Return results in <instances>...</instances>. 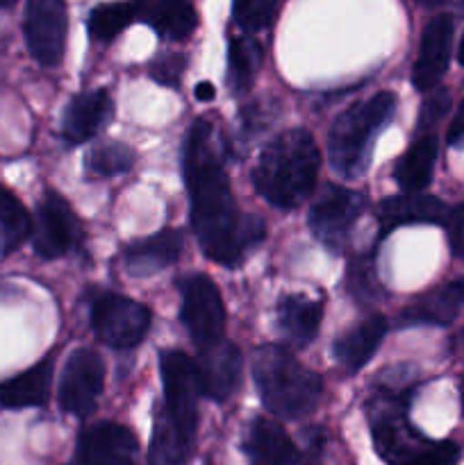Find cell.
<instances>
[{"mask_svg":"<svg viewBox=\"0 0 464 465\" xmlns=\"http://www.w3.org/2000/svg\"><path fill=\"white\" fill-rule=\"evenodd\" d=\"M385 334L387 318L380 316V313H373L367 321L358 322L353 330H348L339 339H335V343H332V357H335V361L339 363V368L346 375H355L380 350Z\"/></svg>","mask_w":464,"mask_h":465,"instance_id":"cell-19","label":"cell"},{"mask_svg":"<svg viewBox=\"0 0 464 465\" xmlns=\"http://www.w3.org/2000/svg\"><path fill=\"white\" fill-rule=\"evenodd\" d=\"M135 163V150L121 141H103L98 145H91L85 154V175L89 180L100 177H114L130 171Z\"/></svg>","mask_w":464,"mask_h":465,"instance_id":"cell-28","label":"cell"},{"mask_svg":"<svg viewBox=\"0 0 464 465\" xmlns=\"http://www.w3.org/2000/svg\"><path fill=\"white\" fill-rule=\"evenodd\" d=\"M136 18V3L98 5L86 18V30L96 44H109Z\"/></svg>","mask_w":464,"mask_h":465,"instance_id":"cell-30","label":"cell"},{"mask_svg":"<svg viewBox=\"0 0 464 465\" xmlns=\"http://www.w3.org/2000/svg\"><path fill=\"white\" fill-rule=\"evenodd\" d=\"M114 118V100L107 89L82 91L68 100L62 116V136L68 145L94 139Z\"/></svg>","mask_w":464,"mask_h":465,"instance_id":"cell-16","label":"cell"},{"mask_svg":"<svg viewBox=\"0 0 464 465\" xmlns=\"http://www.w3.org/2000/svg\"><path fill=\"white\" fill-rule=\"evenodd\" d=\"M364 212V195L339 184H326L309 209V230L314 239L339 254L346 248L355 223Z\"/></svg>","mask_w":464,"mask_h":465,"instance_id":"cell-8","label":"cell"},{"mask_svg":"<svg viewBox=\"0 0 464 465\" xmlns=\"http://www.w3.org/2000/svg\"><path fill=\"white\" fill-rule=\"evenodd\" d=\"M464 309V277L437 289L428 291L421 298L414 300L398 318V327H414V325H435L446 327L459 316Z\"/></svg>","mask_w":464,"mask_h":465,"instance_id":"cell-18","label":"cell"},{"mask_svg":"<svg viewBox=\"0 0 464 465\" xmlns=\"http://www.w3.org/2000/svg\"><path fill=\"white\" fill-rule=\"evenodd\" d=\"M323 318V300H312L303 293H291L277 302L276 325L282 339L294 348H308L318 334Z\"/></svg>","mask_w":464,"mask_h":465,"instance_id":"cell-21","label":"cell"},{"mask_svg":"<svg viewBox=\"0 0 464 465\" xmlns=\"http://www.w3.org/2000/svg\"><path fill=\"white\" fill-rule=\"evenodd\" d=\"M450 109V94L446 89H435L426 100L421 103L417 118V130L419 132H430L435 130L441 123V118L449 114Z\"/></svg>","mask_w":464,"mask_h":465,"instance_id":"cell-32","label":"cell"},{"mask_svg":"<svg viewBox=\"0 0 464 465\" xmlns=\"http://www.w3.org/2000/svg\"><path fill=\"white\" fill-rule=\"evenodd\" d=\"M346 291L350 298L364 307H373L385 298V289L378 277L373 254H355L346 268Z\"/></svg>","mask_w":464,"mask_h":465,"instance_id":"cell-29","label":"cell"},{"mask_svg":"<svg viewBox=\"0 0 464 465\" xmlns=\"http://www.w3.org/2000/svg\"><path fill=\"white\" fill-rule=\"evenodd\" d=\"M196 363H198L203 398L214 400V402H226L239 389L244 357H241L239 348L230 341L221 339L209 348H203Z\"/></svg>","mask_w":464,"mask_h":465,"instance_id":"cell-15","label":"cell"},{"mask_svg":"<svg viewBox=\"0 0 464 465\" xmlns=\"http://www.w3.org/2000/svg\"><path fill=\"white\" fill-rule=\"evenodd\" d=\"M91 327L100 343L114 350H132L148 334L150 312L136 300L105 291L91 304Z\"/></svg>","mask_w":464,"mask_h":465,"instance_id":"cell-9","label":"cell"},{"mask_svg":"<svg viewBox=\"0 0 464 465\" xmlns=\"http://www.w3.org/2000/svg\"><path fill=\"white\" fill-rule=\"evenodd\" d=\"M450 207L444 200L435 195L405 193L389 195L382 200L378 209V227H380V241L389 236L396 227L403 225H446Z\"/></svg>","mask_w":464,"mask_h":465,"instance_id":"cell-17","label":"cell"},{"mask_svg":"<svg viewBox=\"0 0 464 465\" xmlns=\"http://www.w3.org/2000/svg\"><path fill=\"white\" fill-rule=\"evenodd\" d=\"M191 450H194V439L182 434L157 413L153 422V436H150L148 465H187Z\"/></svg>","mask_w":464,"mask_h":465,"instance_id":"cell-27","label":"cell"},{"mask_svg":"<svg viewBox=\"0 0 464 465\" xmlns=\"http://www.w3.org/2000/svg\"><path fill=\"white\" fill-rule=\"evenodd\" d=\"M139 443L127 427L96 422L80 431L76 457L68 465H136Z\"/></svg>","mask_w":464,"mask_h":465,"instance_id":"cell-13","label":"cell"},{"mask_svg":"<svg viewBox=\"0 0 464 465\" xmlns=\"http://www.w3.org/2000/svg\"><path fill=\"white\" fill-rule=\"evenodd\" d=\"M185 236L180 230H162L144 241H135L123 252V266L132 277H150L173 266L182 252Z\"/></svg>","mask_w":464,"mask_h":465,"instance_id":"cell-20","label":"cell"},{"mask_svg":"<svg viewBox=\"0 0 464 465\" xmlns=\"http://www.w3.org/2000/svg\"><path fill=\"white\" fill-rule=\"evenodd\" d=\"M462 450L453 440H439V443H428L414 459L405 465H458Z\"/></svg>","mask_w":464,"mask_h":465,"instance_id":"cell-33","label":"cell"},{"mask_svg":"<svg viewBox=\"0 0 464 465\" xmlns=\"http://www.w3.org/2000/svg\"><path fill=\"white\" fill-rule=\"evenodd\" d=\"M25 44L41 66H57L66 50L68 18L59 0H30L23 18Z\"/></svg>","mask_w":464,"mask_h":465,"instance_id":"cell-11","label":"cell"},{"mask_svg":"<svg viewBox=\"0 0 464 465\" xmlns=\"http://www.w3.org/2000/svg\"><path fill=\"white\" fill-rule=\"evenodd\" d=\"M264 62V48L255 36H230L227 39V75L226 82L232 94H246L253 89Z\"/></svg>","mask_w":464,"mask_h":465,"instance_id":"cell-25","label":"cell"},{"mask_svg":"<svg viewBox=\"0 0 464 465\" xmlns=\"http://www.w3.org/2000/svg\"><path fill=\"white\" fill-rule=\"evenodd\" d=\"M227 145L207 118L191 125L182 150V175L191 198V227L205 257L237 268L267 236L262 218L241 212L226 171Z\"/></svg>","mask_w":464,"mask_h":465,"instance_id":"cell-1","label":"cell"},{"mask_svg":"<svg viewBox=\"0 0 464 465\" xmlns=\"http://www.w3.org/2000/svg\"><path fill=\"white\" fill-rule=\"evenodd\" d=\"M321 153L303 127L277 134L259 154L250 182L255 191L277 209H294L312 195L318 180Z\"/></svg>","mask_w":464,"mask_h":465,"instance_id":"cell-2","label":"cell"},{"mask_svg":"<svg viewBox=\"0 0 464 465\" xmlns=\"http://www.w3.org/2000/svg\"><path fill=\"white\" fill-rule=\"evenodd\" d=\"M255 389L264 409L285 420L308 418L323 395V377L305 368L282 345H262L250 359Z\"/></svg>","mask_w":464,"mask_h":465,"instance_id":"cell-3","label":"cell"},{"mask_svg":"<svg viewBox=\"0 0 464 465\" xmlns=\"http://www.w3.org/2000/svg\"><path fill=\"white\" fill-rule=\"evenodd\" d=\"M180 289V321L189 331L191 341L200 350L209 348L223 339L226 327V307L217 284L207 275L191 272L177 280Z\"/></svg>","mask_w":464,"mask_h":465,"instance_id":"cell-7","label":"cell"},{"mask_svg":"<svg viewBox=\"0 0 464 465\" xmlns=\"http://www.w3.org/2000/svg\"><path fill=\"white\" fill-rule=\"evenodd\" d=\"M32 236V218L21 200L0 184V257H7Z\"/></svg>","mask_w":464,"mask_h":465,"instance_id":"cell-26","label":"cell"},{"mask_svg":"<svg viewBox=\"0 0 464 465\" xmlns=\"http://www.w3.org/2000/svg\"><path fill=\"white\" fill-rule=\"evenodd\" d=\"M446 139H449L450 145H459L464 141V100L462 104H459L458 114H455L453 123H450L449 136H446Z\"/></svg>","mask_w":464,"mask_h":465,"instance_id":"cell-36","label":"cell"},{"mask_svg":"<svg viewBox=\"0 0 464 465\" xmlns=\"http://www.w3.org/2000/svg\"><path fill=\"white\" fill-rule=\"evenodd\" d=\"M136 18L153 27L162 39L185 41L198 27L194 5L185 0H146L136 3Z\"/></svg>","mask_w":464,"mask_h":465,"instance_id":"cell-22","label":"cell"},{"mask_svg":"<svg viewBox=\"0 0 464 465\" xmlns=\"http://www.w3.org/2000/svg\"><path fill=\"white\" fill-rule=\"evenodd\" d=\"M326 445L321 427L303 431V448L289 439L285 427L271 418H255L244 439V452L250 465H318Z\"/></svg>","mask_w":464,"mask_h":465,"instance_id":"cell-5","label":"cell"},{"mask_svg":"<svg viewBox=\"0 0 464 465\" xmlns=\"http://www.w3.org/2000/svg\"><path fill=\"white\" fill-rule=\"evenodd\" d=\"M82 227L71 204L57 191H45L32 221V248L41 259H59L77 248Z\"/></svg>","mask_w":464,"mask_h":465,"instance_id":"cell-10","label":"cell"},{"mask_svg":"<svg viewBox=\"0 0 464 465\" xmlns=\"http://www.w3.org/2000/svg\"><path fill=\"white\" fill-rule=\"evenodd\" d=\"M55 359H41L36 366L0 384V404L5 409L44 407L53 389Z\"/></svg>","mask_w":464,"mask_h":465,"instance_id":"cell-23","label":"cell"},{"mask_svg":"<svg viewBox=\"0 0 464 465\" xmlns=\"http://www.w3.org/2000/svg\"><path fill=\"white\" fill-rule=\"evenodd\" d=\"M159 375L164 384V409L159 416L194 439L198 430V400L203 398L198 363L185 352L164 350L159 352Z\"/></svg>","mask_w":464,"mask_h":465,"instance_id":"cell-6","label":"cell"},{"mask_svg":"<svg viewBox=\"0 0 464 465\" xmlns=\"http://www.w3.org/2000/svg\"><path fill=\"white\" fill-rule=\"evenodd\" d=\"M462 409H464V377H462Z\"/></svg>","mask_w":464,"mask_h":465,"instance_id":"cell-39","label":"cell"},{"mask_svg":"<svg viewBox=\"0 0 464 465\" xmlns=\"http://www.w3.org/2000/svg\"><path fill=\"white\" fill-rule=\"evenodd\" d=\"M105 363L94 350L80 348L71 352L59 380V407L64 413L89 418L103 393Z\"/></svg>","mask_w":464,"mask_h":465,"instance_id":"cell-12","label":"cell"},{"mask_svg":"<svg viewBox=\"0 0 464 465\" xmlns=\"http://www.w3.org/2000/svg\"><path fill=\"white\" fill-rule=\"evenodd\" d=\"M194 95L200 103H209V100L217 98V91H214V84H209V82H200V84H196Z\"/></svg>","mask_w":464,"mask_h":465,"instance_id":"cell-37","label":"cell"},{"mask_svg":"<svg viewBox=\"0 0 464 465\" xmlns=\"http://www.w3.org/2000/svg\"><path fill=\"white\" fill-rule=\"evenodd\" d=\"M277 12H280V3H273V0H237L232 5L235 23L250 35L273 25Z\"/></svg>","mask_w":464,"mask_h":465,"instance_id":"cell-31","label":"cell"},{"mask_svg":"<svg viewBox=\"0 0 464 465\" xmlns=\"http://www.w3.org/2000/svg\"><path fill=\"white\" fill-rule=\"evenodd\" d=\"M446 232H449V243L455 257H464V204L450 207L446 218Z\"/></svg>","mask_w":464,"mask_h":465,"instance_id":"cell-35","label":"cell"},{"mask_svg":"<svg viewBox=\"0 0 464 465\" xmlns=\"http://www.w3.org/2000/svg\"><path fill=\"white\" fill-rule=\"evenodd\" d=\"M185 66H187V59L182 57L180 53L159 54V57L150 64V75H153V80L159 82V84L177 89V86H180Z\"/></svg>","mask_w":464,"mask_h":465,"instance_id":"cell-34","label":"cell"},{"mask_svg":"<svg viewBox=\"0 0 464 465\" xmlns=\"http://www.w3.org/2000/svg\"><path fill=\"white\" fill-rule=\"evenodd\" d=\"M437 153H439V143L432 134L421 136L414 141L408 148V153L396 162L394 180L398 182L400 189L405 193H419L426 189L432 182V173H435Z\"/></svg>","mask_w":464,"mask_h":465,"instance_id":"cell-24","label":"cell"},{"mask_svg":"<svg viewBox=\"0 0 464 465\" xmlns=\"http://www.w3.org/2000/svg\"><path fill=\"white\" fill-rule=\"evenodd\" d=\"M396 104L398 100L391 91H380L335 118L328 134V159L337 175L358 180L368 171L373 143L394 118Z\"/></svg>","mask_w":464,"mask_h":465,"instance_id":"cell-4","label":"cell"},{"mask_svg":"<svg viewBox=\"0 0 464 465\" xmlns=\"http://www.w3.org/2000/svg\"><path fill=\"white\" fill-rule=\"evenodd\" d=\"M453 30V18L449 14H437L423 27L419 57L412 66V84L419 91H432L444 77L450 62Z\"/></svg>","mask_w":464,"mask_h":465,"instance_id":"cell-14","label":"cell"},{"mask_svg":"<svg viewBox=\"0 0 464 465\" xmlns=\"http://www.w3.org/2000/svg\"><path fill=\"white\" fill-rule=\"evenodd\" d=\"M458 59H459V64H462V66H464V36H462V41H459V50H458Z\"/></svg>","mask_w":464,"mask_h":465,"instance_id":"cell-38","label":"cell"}]
</instances>
